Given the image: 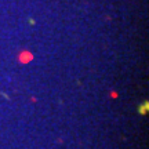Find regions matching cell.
<instances>
[{"label": "cell", "instance_id": "cell-1", "mask_svg": "<svg viewBox=\"0 0 149 149\" xmlns=\"http://www.w3.org/2000/svg\"><path fill=\"white\" fill-rule=\"evenodd\" d=\"M148 109H149V104H148V101H145L144 104H141L138 108L139 115H146V113H148Z\"/></svg>", "mask_w": 149, "mask_h": 149}, {"label": "cell", "instance_id": "cell-2", "mask_svg": "<svg viewBox=\"0 0 149 149\" xmlns=\"http://www.w3.org/2000/svg\"><path fill=\"white\" fill-rule=\"evenodd\" d=\"M29 24H31V25H35V19H32V18H29Z\"/></svg>", "mask_w": 149, "mask_h": 149}]
</instances>
